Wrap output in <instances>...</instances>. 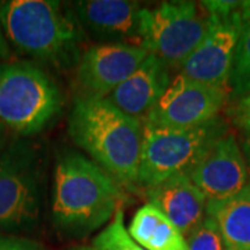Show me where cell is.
Wrapping results in <instances>:
<instances>
[{
    "instance_id": "9a60e30c",
    "label": "cell",
    "mask_w": 250,
    "mask_h": 250,
    "mask_svg": "<svg viewBox=\"0 0 250 250\" xmlns=\"http://www.w3.org/2000/svg\"><path fill=\"white\" fill-rule=\"evenodd\" d=\"M207 215L218 225L227 249L250 250V181L233 196L207 202Z\"/></svg>"
},
{
    "instance_id": "ba28073f",
    "label": "cell",
    "mask_w": 250,
    "mask_h": 250,
    "mask_svg": "<svg viewBox=\"0 0 250 250\" xmlns=\"http://www.w3.org/2000/svg\"><path fill=\"white\" fill-rule=\"evenodd\" d=\"M210 25L203 41L179 68L181 75L207 85L229 88L233 56L241 32L242 1H203Z\"/></svg>"
},
{
    "instance_id": "44dd1931",
    "label": "cell",
    "mask_w": 250,
    "mask_h": 250,
    "mask_svg": "<svg viewBox=\"0 0 250 250\" xmlns=\"http://www.w3.org/2000/svg\"><path fill=\"white\" fill-rule=\"evenodd\" d=\"M236 120L243 129L250 132V93L241 100L236 111Z\"/></svg>"
},
{
    "instance_id": "d4e9b609",
    "label": "cell",
    "mask_w": 250,
    "mask_h": 250,
    "mask_svg": "<svg viewBox=\"0 0 250 250\" xmlns=\"http://www.w3.org/2000/svg\"><path fill=\"white\" fill-rule=\"evenodd\" d=\"M70 250H96L93 249V248H90V246H77V248H72Z\"/></svg>"
},
{
    "instance_id": "603a6c76",
    "label": "cell",
    "mask_w": 250,
    "mask_h": 250,
    "mask_svg": "<svg viewBox=\"0 0 250 250\" xmlns=\"http://www.w3.org/2000/svg\"><path fill=\"white\" fill-rule=\"evenodd\" d=\"M9 56V45L6 42V36L3 34V29H1V25H0V59H7Z\"/></svg>"
},
{
    "instance_id": "d6986e66",
    "label": "cell",
    "mask_w": 250,
    "mask_h": 250,
    "mask_svg": "<svg viewBox=\"0 0 250 250\" xmlns=\"http://www.w3.org/2000/svg\"><path fill=\"white\" fill-rule=\"evenodd\" d=\"M188 250H227L218 225L213 218H206L185 236Z\"/></svg>"
},
{
    "instance_id": "7402d4cb",
    "label": "cell",
    "mask_w": 250,
    "mask_h": 250,
    "mask_svg": "<svg viewBox=\"0 0 250 250\" xmlns=\"http://www.w3.org/2000/svg\"><path fill=\"white\" fill-rule=\"evenodd\" d=\"M241 149L242 153H243V157H245V161H246V167H248V171L250 174V132L245 135Z\"/></svg>"
},
{
    "instance_id": "8fae6325",
    "label": "cell",
    "mask_w": 250,
    "mask_h": 250,
    "mask_svg": "<svg viewBox=\"0 0 250 250\" xmlns=\"http://www.w3.org/2000/svg\"><path fill=\"white\" fill-rule=\"evenodd\" d=\"M189 178L207 202H221L236 195L249 182L241 146L232 132H225L206 152Z\"/></svg>"
},
{
    "instance_id": "9c48e42d",
    "label": "cell",
    "mask_w": 250,
    "mask_h": 250,
    "mask_svg": "<svg viewBox=\"0 0 250 250\" xmlns=\"http://www.w3.org/2000/svg\"><path fill=\"white\" fill-rule=\"evenodd\" d=\"M229 88L207 85L178 74L142 121L161 128H193L218 118Z\"/></svg>"
},
{
    "instance_id": "ffe728a7",
    "label": "cell",
    "mask_w": 250,
    "mask_h": 250,
    "mask_svg": "<svg viewBox=\"0 0 250 250\" xmlns=\"http://www.w3.org/2000/svg\"><path fill=\"white\" fill-rule=\"evenodd\" d=\"M0 250H45L32 241L0 233Z\"/></svg>"
},
{
    "instance_id": "ac0fdd59",
    "label": "cell",
    "mask_w": 250,
    "mask_h": 250,
    "mask_svg": "<svg viewBox=\"0 0 250 250\" xmlns=\"http://www.w3.org/2000/svg\"><path fill=\"white\" fill-rule=\"evenodd\" d=\"M92 248L96 250H145L128 232L121 207L117 208L107 225L95 236Z\"/></svg>"
},
{
    "instance_id": "cb8c5ba5",
    "label": "cell",
    "mask_w": 250,
    "mask_h": 250,
    "mask_svg": "<svg viewBox=\"0 0 250 250\" xmlns=\"http://www.w3.org/2000/svg\"><path fill=\"white\" fill-rule=\"evenodd\" d=\"M3 126H4V125L0 124V153L3 152L1 147H3V143H4V139H3V138H4V129H3Z\"/></svg>"
},
{
    "instance_id": "7c38bea8",
    "label": "cell",
    "mask_w": 250,
    "mask_h": 250,
    "mask_svg": "<svg viewBox=\"0 0 250 250\" xmlns=\"http://www.w3.org/2000/svg\"><path fill=\"white\" fill-rule=\"evenodd\" d=\"M142 9L129 0H81L71 6L81 29L90 36L102 43L131 45H139Z\"/></svg>"
},
{
    "instance_id": "484cf974",
    "label": "cell",
    "mask_w": 250,
    "mask_h": 250,
    "mask_svg": "<svg viewBox=\"0 0 250 250\" xmlns=\"http://www.w3.org/2000/svg\"><path fill=\"white\" fill-rule=\"evenodd\" d=\"M227 250H233V249H227Z\"/></svg>"
},
{
    "instance_id": "5b68a950",
    "label": "cell",
    "mask_w": 250,
    "mask_h": 250,
    "mask_svg": "<svg viewBox=\"0 0 250 250\" xmlns=\"http://www.w3.org/2000/svg\"><path fill=\"white\" fill-rule=\"evenodd\" d=\"M62 106L59 85L35 64H0V124L31 136L43 131Z\"/></svg>"
},
{
    "instance_id": "277c9868",
    "label": "cell",
    "mask_w": 250,
    "mask_h": 250,
    "mask_svg": "<svg viewBox=\"0 0 250 250\" xmlns=\"http://www.w3.org/2000/svg\"><path fill=\"white\" fill-rule=\"evenodd\" d=\"M46 159L39 145L18 139L0 153V229L34 227L42 218Z\"/></svg>"
},
{
    "instance_id": "3957f363",
    "label": "cell",
    "mask_w": 250,
    "mask_h": 250,
    "mask_svg": "<svg viewBox=\"0 0 250 250\" xmlns=\"http://www.w3.org/2000/svg\"><path fill=\"white\" fill-rule=\"evenodd\" d=\"M0 25L18 50L36 60L60 68L80 62L82 29L71 7L60 1H1Z\"/></svg>"
},
{
    "instance_id": "5bb4252c",
    "label": "cell",
    "mask_w": 250,
    "mask_h": 250,
    "mask_svg": "<svg viewBox=\"0 0 250 250\" xmlns=\"http://www.w3.org/2000/svg\"><path fill=\"white\" fill-rule=\"evenodd\" d=\"M170 68L149 54L138 70L107 98L126 116L143 121L170 85Z\"/></svg>"
},
{
    "instance_id": "8992f818",
    "label": "cell",
    "mask_w": 250,
    "mask_h": 250,
    "mask_svg": "<svg viewBox=\"0 0 250 250\" xmlns=\"http://www.w3.org/2000/svg\"><path fill=\"white\" fill-rule=\"evenodd\" d=\"M225 132H228L227 125L220 118L184 129L143 124L138 187L146 189L175 175H189Z\"/></svg>"
},
{
    "instance_id": "7a4b0ae2",
    "label": "cell",
    "mask_w": 250,
    "mask_h": 250,
    "mask_svg": "<svg viewBox=\"0 0 250 250\" xmlns=\"http://www.w3.org/2000/svg\"><path fill=\"white\" fill-rule=\"evenodd\" d=\"M120 200L118 184L96 163L71 149L59 152L52 195V220L59 232L89 235L107 225Z\"/></svg>"
},
{
    "instance_id": "6da1fadb",
    "label": "cell",
    "mask_w": 250,
    "mask_h": 250,
    "mask_svg": "<svg viewBox=\"0 0 250 250\" xmlns=\"http://www.w3.org/2000/svg\"><path fill=\"white\" fill-rule=\"evenodd\" d=\"M68 134L117 184L138 187L142 121L126 116L107 99L78 98L68 117Z\"/></svg>"
},
{
    "instance_id": "e0dca14e",
    "label": "cell",
    "mask_w": 250,
    "mask_h": 250,
    "mask_svg": "<svg viewBox=\"0 0 250 250\" xmlns=\"http://www.w3.org/2000/svg\"><path fill=\"white\" fill-rule=\"evenodd\" d=\"M228 86L235 96L245 98L250 93V0L242 1L241 32Z\"/></svg>"
},
{
    "instance_id": "2e32d148",
    "label": "cell",
    "mask_w": 250,
    "mask_h": 250,
    "mask_svg": "<svg viewBox=\"0 0 250 250\" xmlns=\"http://www.w3.org/2000/svg\"><path fill=\"white\" fill-rule=\"evenodd\" d=\"M128 232L145 250H188L182 232L150 203L135 213Z\"/></svg>"
},
{
    "instance_id": "30bf717a",
    "label": "cell",
    "mask_w": 250,
    "mask_h": 250,
    "mask_svg": "<svg viewBox=\"0 0 250 250\" xmlns=\"http://www.w3.org/2000/svg\"><path fill=\"white\" fill-rule=\"evenodd\" d=\"M147 56L142 46L131 43H98L88 47L77 64L81 98L107 99Z\"/></svg>"
},
{
    "instance_id": "4fadbf2b",
    "label": "cell",
    "mask_w": 250,
    "mask_h": 250,
    "mask_svg": "<svg viewBox=\"0 0 250 250\" xmlns=\"http://www.w3.org/2000/svg\"><path fill=\"white\" fill-rule=\"evenodd\" d=\"M145 190L149 203L166 215L184 236L207 215V200L189 175L171 177Z\"/></svg>"
},
{
    "instance_id": "52a82bcc",
    "label": "cell",
    "mask_w": 250,
    "mask_h": 250,
    "mask_svg": "<svg viewBox=\"0 0 250 250\" xmlns=\"http://www.w3.org/2000/svg\"><path fill=\"white\" fill-rule=\"evenodd\" d=\"M210 13L203 1H163L141 13L139 45L168 68H181L203 41Z\"/></svg>"
}]
</instances>
